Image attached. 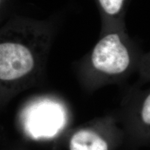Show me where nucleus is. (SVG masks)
<instances>
[{"instance_id": "f257e3e1", "label": "nucleus", "mask_w": 150, "mask_h": 150, "mask_svg": "<svg viewBox=\"0 0 150 150\" xmlns=\"http://www.w3.org/2000/svg\"><path fill=\"white\" fill-rule=\"evenodd\" d=\"M52 36L50 24L29 20L15 21L0 29V80L13 81L33 72Z\"/></svg>"}, {"instance_id": "f03ea898", "label": "nucleus", "mask_w": 150, "mask_h": 150, "mask_svg": "<svg viewBox=\"0 0 150 150\" xmlns=\"http://www.w3.org/2000/svg\"><path fill=\"white\" fill-rule=\"evenodd\" d=\"M134 45L125 31L124 24L103 27L100 38L89 56L90 65L102 76H120L130 68Z\"/></svg>"}, {"instance_id": "7ed1b4c3", "label": "nucleus", "mask_w": 150, "mask_h": 150, "mask_svg": "<svg viewBox=\"0 0 150 150\" xmlns=\"http://www.w3.org/2000/svg\"><path fill=\"white\" fill-rule=\"evenodd\" d=\"M63 108L53 102H42L31 108L27 118V129L34 138H50L57 134L65 124Z\"/></svg>"}, {"instance_id": "20e7f679", "label": "nucleus", "mask_w": 150, "mask_h": 150, "mask_svg": "<svg viewBox=\"0 0 150 150\" xmlns=\"http://www.w3.org/2000/svg\"><path fill=\"white\" fill-rule=\"evenodd\" d=\"M102 18V27L124 24V16L129 0H95Z\"/></svg>"}, {"instance_id": "39448f33", "label": "nucleus", "mask_w": 150, "mask_h": 150, "mask_svg": "<svg viewBox=\"0 0 150 150\" xmlns=\"http://www.w3.org/2000/svg\"><path fill=\"white\" fill-rule=\"evenodd\" d=\"M70 150H108L107 142L95 131L81 129L72 135Z\"/></svg>"}, {"instance_id": "423d86ee", "label": "nucleus", "mask_w": 150, "mask_h": 150, "mask_svg": "<svg viewBox=\"0 0 150 150\" xmlns=\"http://www.w3.org/2000/svg\"><path fill=\"white\" fill-rule=\"evenodd\" d=\"M141 119L147 126H150V93L146 97L141 109Z\"/></svg>"}, {"instance_id": "0eeeda50", "label": "nucleus", "mask_w": 150, "mask_h": 150, "mask_svg": "<svg viewBox=\"0 0 150 150\" xmlns=\"http://www.w3.org/2000/svg\"><path fill=\"white\" fill-rule=\"evenodd\" d=\"M142 65L144 67V70L150 73V52L144 56L142 60Z\"/></svg>"}, {"instance_id": "6e6552de", "label": "nucleus", "mask_w": 150, "mask_h": 150, "mask_svg": "<svg viewBox=\"0 0 150 150\" xmlns=\"http://www.w3.org/2000/svg\"><path fill=\"white\" fill-rule=\"evenodd\" d=\"M6 2V0H0V8H1V6L4 4Z\"/></svg>"}]
</instances>
